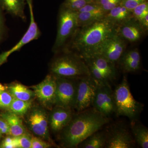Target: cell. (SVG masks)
I'll use <instances>...</instances> for the list:
<instances>
[{
  "label": "cell",
  "mask_w": 148,
  "mask_h": 148,
  "mask_svg": "<svg viewBox=\"0 0 148 148\" xmlns=\"http://www.w3.org/2000/svg\"><path fill=\"white\" fill-rule=\"evenodd\" d=\"M77 112L61 131L60 138L64 147H77L83 140L101 130L110 121L109 118L93 108Z\"/></svg>",
  "instance_id": "6da1fadb"
},
{
  "label": "cell",
  "mask_w": 148,
  "mask_h": 148,
  "mask_svg": "<svg viewBox=\"0 0 148 148\" xmlns=\"http://www.w3.org/2000/svg\"><path fill=\"white\" fill-rule=\"evenodd\" d=\"M116 27L105 17L79 27L63 50L71 51L82 57L90 55L106 38L116 32Z\"/></svg>",
  "instance_id": "7a4b0ae2"
},
{
  "label": "cell",
  "mask_w": 148,
  "mask_h": 148,
  "mask_svg": "<svg viewBox=\"0 0 148 148\" xmlns=\"http://www.w3.org/2000/svg\"><path fill=\"white\" fill-rule=\"evenodd\" d=\"M51 62L49 70L55 77L76 78L90 75L87 64L77 53L64 50Z\"/></svg>",
  "instance_id": "3957f363"
},
{
  "label": "cell",
  "mask_w": 148,
  "mask_h": 148,
  "mask_svg": "<svg viewBox=\"0 0 148 148\" xmlns=\"http://www.w3.org/2000/svg\"><path fill=\"white\" fill-rule=\"evenodd\" d=\"M113 92L116 115L127 117L131 121H138L144 105L136 101L132 96L126 77H123Z\"/></svg>",
  "instance_id": "277c9868"
},
{
  "label": "cell",
  "mask_w": 148,
  "mask_h": 148,
  "mask_svg": "<svg viewBox=\"0 0 148 148\" xmlns=\"http://www.w3.org/2000/svg\"><path fill=\"white\" fill-rule=\"evenodd\" d=\"M77 12L62 5L58 14L57 33L52 47L54 53L64 50L76 32L78 27Z\"/></svg>",
  "instance_id": "5b68a950"
},
{
  "label": "cell",
  "mask_w": 148,
  "mask_h": 148,
  "mask_svg": "<svg viewBox=\"0 0 148 148\" xmlns=\"http://www.w3.org/2000/svg\"><path fill=\"white\" fill-rule=\"evenodd\" d=\"M98 84L90 75L77 79L76 93L73 108L80 112L92 106Z\"/></svg>",
  "instance_id": "8992f818"
},
{
  "label": "cell",
  "mask_w": 148,
  "mask_h": 148,
  "mask_svg": "<svg viewBox=\"0 0 148 148\" xmlns=\"http://www.w3.org/2000/svg\"><path fill=\"white\" fill-rule=\"evenodd\" d=\"M125 40L116 32L106 38L90 55L86 56H100L115 64L125 51Z\"/></svg>",
  "instance_id": "52a82bcc"
},
{
  "label": "cell",
  "mask_w": 148,
  "mask_h": 148,
  "mask_svg": "<svg viewBox=\"0 0 148 148\" xmlns=\"http://www.w3.org/2000/svg\"><path fill=\"white\" fill-rule=\"evenodd\" d=\"M55 77L56 92L55 106L73 108L75 100L77 78Z\"/></svg>",
  "instance_id": "ba28073f"
},
{
  "label": "cell",
  "mask_w": 148,
  "mask_h": 148,
  "mask_svg": "<svg viewBox=\"0 0 148 148\" xmlns=\"http://www.w3.org/2000/svg\"><path fill=\"white\" fill-rule=\"evenodd\" d=\"M106 148H132L135 147V140L129 130L123 123H116L106 130Z\"/></svg>",
  "instance_id": "9c48e42d"
},
{
  "label": "cell",
  "mask_w": 148,
  "mask_h": 148,
  "mask_svg": "<svg viewBox=\"0 0 148 148\" xmlns=\"http://www.w3.org/2000/svg\"><path fill=\"white\" fill-rule=\"evenodd\" d=\"M92 106L104 116L109 118L115 113L113 91L110 84H98Z\"/></svg>",
  "instance_id": "30bf717a"
},
{
  "label": "cell",
  "mask_w": 148,
  "mask_h": 148,
  "mask_svg": "<svg viewBox=\"0 0 148 148\" xmlns=\"http://www.w3.org/2000/svg\"><path fill=\"white\" fill-rule=\"evenodd\" d=\"M48 119L45 110L41 107H36L32 109L29 114L28 123L34 134L42 139L50 141Z\"/></svg>",
  "instance_id": "8fae6325"
},
{
  "label": "cell",
  "mask_w": 148,
  "mask_h": 148,
  "mask_svg": "<svg viewBox=\"0 0 148 148\" xmlns=\"http://www.w3.org/2000/svg\"><path fill=\"white\" fill-rule=\"evenodd\" d=\"M32 88L36 97L43 106L48 108H51L55 106L56 92L55 76L52 74H49L41 82Z\"/></svg>",
  "instance_id": "7c38bea8"
},
{
  "label": "cell",
  "mask_w": 148,
  "mask_h": 148,
  "mask_svg": "<svg viewBox=\"0 0 148 148\" xmlns=\"http://www.w3.org/2000/svg\"><path fill=\"white\" fill-rule=\"evenodd\" d=\"M30 14V23L29 28L21 39L13 47L0 54V66L7 62L8 58L12 53L19 50L23 46L34 40L38 39L41 36V32L35 21L33 5L29 6Z\"/></svg>",
  "instance_id": "4fadbf2b"
},
{
  "label": "cell",
  "mask_w": 148,
  "mask_h": 148,
  "mask_svg": "<svg viewBox=\"0 0 148 148\" xmlns=\"http://www.w3.org/2000/svg\"><path fill=\"white\" fill-rule=\"evenodd\" d=\"M72 109L55 106L49 117V123L53 132L62 131L73 118Z\"/></svg>",
  "instance_id": "5bb4252c"
},
{
  "label": "cell",
  "mask_w": 148,
  "mask_h": 148,
  "mask_svg": "<svg viewBox=\"0 0 148 148\" xmlns=\"http://www.w3.org/2000/svg\"><path fill=\"white\" fill-rule=\"evenodd\" d=\"M116 32L123 39L131 42L140 40L145 33L139 21L133 17L118 26Z\"/></svg>",
  "instance_id": "9a60e30c"
},
{
  "label": "cell",
  "mask_w": 148,
  "mask_h": 148,
  "mask_svg": "<svg viewBox=\"0 0 148 148\" xmlns=\"http://www.w3.org/2000/svg\"><path fill=\"white\" fill-rule=\"evenodd\" d=\"M120 69L126 73H134L140 69L141 56L138 49L125 51L118 61Z\"/></svg>",
  "instance_id": "2e32d148"
},
{
  "label": "cell",
  "mask_w": 148,
  "mask_h": 148,
  "mask_svg": "<svg viewBox=\"0 0 148 148\" xmlns=\"http://www.w3.org/2000/svg\"><path fill=\"white\" fill-rule=\"evenodd\" d=\"M94 64L95 67L106 77L109 82L113 81L117 76V71L115 64L111 63L106 58L98 55H92L82 57Z\"/></svg>",
  "instance_id": "e0dca14e"
},
{
  "label": "cell",
  "mask_w": 148,
  "mask_h": 148,
  "mask_svg": "<svg viewBox=\"0 0 148 148\" xmlns=\"http://www.w3.org/2000/svg\"><path fill=\"white\" fill-rule=\"evenodd\" d=\"M26 0H0V5L3 10L12 16L26 20L24 13Z\"/></svg>",
  "instance_id": "ac0fdd59"
},
{
  "label": "cell",
  "mask_w": 148,
  "mask_h": 148,
  "mask_svg": "<svg viewBox=\"0 0 148 148\" xmlns=\"http://www.w3.org/2000/svg\"><path fill=\"white\" fill-rule=\"evenodd\" d=\"M133 17L132 12L123 6H117L106 14L105 18L116 27Z\"/></svg>",
  "instance_id": "d6986e66"
},
{
  "label": "cell",
  "mask_w": 148,
  "mask_h": 148,
  "mask_svg": "<svg viewBox=\"0 0 148 148\" xmlns=\"http://www.w3.org/2000/svg\"><path fill=\"white\" fill-rule=\"evenodd\" d=\"M100 130L92 133L83 140L78 147L82 148H106L107 132L106 130Z\"/></svg>",
  "instance_id": "ffe728a7"
},
{
  "label": "cell",
  "mask_w": 148,
  "mask_h": 148,
  "mask_svg": "<svg viewBox=\"0 0 148 148\" xmlns=\"http://www.w3.org/2000/svg\"><path fill=\"white\" fill-rule=\"evenodd\" d=\"M1 117L6 120L8 123L10 129V135L15 137L26 133V129L22 121L16 114L11 112L5 113Z\"/></svg>",
  "instance_id": "44dd1931"
},
{
  "label": "cell",
  "mask_w": 148,
  "mask_h": 148,
  "mask_svg": "<svg viewBox=\"0 0 148 148\" xmlns=\"http://www.w3.org/2000/svg\"><path fill=\"white\" fill-rule=\"evenodd\" d=\"M132 135L136 143L142 148H148V129L138 122V121H131Z\"/></svg>",
  "instance_id": "7402d4cb"
},
{
  "label": "cell",
  "mask_w": 148,
  "mask_h": 148,
  "mask_svg": "<svg viewBox=\"0 0 148 148\" xmlns=\"http://www.w3.org/2000/svg\"><path fill=\"white\" fill-rule=\"evenodd\" d=\"M106 14L103 9L93 11L77 12L78 27V28L82 27L103 19L105 18Z\"/></svg>",
  "instance_id": "603a6c76"
},
{
  "label": "cell",
  "mask_w": 148,
  "mask_h": 148,
  "mask_svg": "<svg viewBox=\"0 0 148 148\" xmlns=\"http://www.w3.org/2000/svg\"><path fill=\"white\" fill-rule=\"evenodd\" d=\"M8 91L14 98L24 101H32L36 97L34 91L21 84H15L8 87Z\"/></svg>",
  "instance_id": "cb8c5ba5"
},
{
  "label": "cell",
  "mask_w": 148,
  "mask_h": 148,
  "mask_svg": "<svg viewBox=\"0 0 148 148\" xmlns=\"http://www.w3.org/2000/svg\"><path fill=\"white\" fill-rule=\"evenodd\" d=\"M32 106V101H24L14 98L9 110L17 115L22 116L27 113Z\"/></svg>",
  "instance_id": "d4e9b609"
},
{
  "label": "cell",
  "mask_w": 148,
  "mask_h": 148,
  "mask_svg": "<svg viewBox=\"0 0 148 148\" xmlns=\"http://www.w3.org/2000/svg\"><path fill=\"white\" fill-rule=\"evenodd\" d=\"M13 141L15 148H31L32 138L26 133L13 137Z\"/></svg>",
  "instance_id": "484cf974"
},
{
  "label": "cell",
  "mask_w": 148,
  "mask_h": 148,
  "mask_svg": "<svg viewBox=\"0 0 148 148\" xmlns=\"http://www.w3.org/2000/svg\"><path fill=\"white\" fill-rule=\"evenodd\" d=\"M133 17L139 21L148 14V3L145 1L140 4L132 11Z\"/></svg>",
  "instance_id": "4316f807"
},
{
  "label": "cell",
  "mask_w": 148,
  "mask_h": 148,
  "mask_svg": "<svg viewBox=\"0 0 148 148\" xmlns=\"http://www.w3.org/2000/svg\"><path fill=\"white\" fill-rule=\"evenodd\" d=\"M14 98L8 91L0 92V108L9 109Z\"/></svg>",
  "instance_id": "83f0119b"
},
{
  "label": "cell",
  "mask_w": 148,
  "mask_h": 148,
  "mask_svg": "<svg viewBox=\"0 0 148 148\" xmlns=\"http://www.w3.org/2000/svg\"><path fill=\"white\" fill-rule=\"evenodd\" d=\"M87 4L86 0H65L63 5L72 10L77 12Z\"/></svg>",
  "instance_id": "f1b7e54d"
},
{
  "label": "cell",
  "mask_w": 148,
  "mask_h": 148,
  "mask_svg": "<svg viewBox=\"0 0 148 148\" xmlns=\"http://www.w3.org/2000/svg\"><path fill=\"white\" fill-rule=\"evenodd\" d=\"M147 0H121L120 5L123 6L129 10L132 11L137 6Z\"/></svg>",
  "instance_id": "f546056e"
},
{
  "label": "cell",
  "mask_w": 148,
  "mask_h": 148,
  "mask_svg": "<svg viewBox=\"0 0 148 148\" xmlns=\"http://www.w3.org/2000/svg\"><path fill=\"white\" fill-rule=\"evenodd\" d=\"M5 18L4 11L0 5V43L3 40L6 32Z\"/></svg>",
  "instance_id": "4dcf8cb0"
},
{
  "label": "cell",
  "mask_w": 148,
  "mask_h": 148,
  "mask_svg": "<svg viewBox=\"0 0 148 148\" xmlns=\"http://www.w3.org/2000/svg\"><path fill=\"white\" fill-rule=\"evenodd\" d=\"M50 146L48 143L40 138L36 137L32 138L31 148H47Z\"/></svg>",
  "instance_id": "1f68e13d"
},
{
  "label": "cell",
  "mask_w": 148,
  "mask_h": 148,
  "mask_svg": "<svg viewBox=\"0 0 148 148\" xmlns=\"http://www.w3.org/2000/svg\"><path fill=\"white\" fill-rule=\"evenodd\" d=\"M0 131L2 134L10 135V129L8 123L4 119L0 118Z\"/></svg>",
  "instance_id": "d6a6232c"
},
{
  "label": "cell",
  "mask_w": 148,
  "mask_h": 148,
  "mask_svg": "<svg viewBox=\"0 0 148 148\" xmlns=\"http://www.w3.org/2000/svg\"><path fill=\"white\" fill-rule=\"evenodd\" d=\"M1 148H15L14 144L13 137H7L4 139L2 143Z\"/></svg>",
  "instance_id": "836d02e7"
},
{
  "label": "cell",
  "mask_w": 148,
  "mask_h": 148,
  "mask_svg": "<svg viewBox=\"0 0 148 148\" xmlns=\"http://www.w3.org/2000/svg\"><path fill=\"white\" fill-rule=\"evenodd\" d=\"M140 26L144 32H147L148 29V14L139 21Z\"/></svg>",
  "instance_id": "e575fe53"
},
{
  "label": "cell",
  "mask_w": 148,
  "mask_h": 148,
  "mask_svg": "<svg viewBox=\"0 0 148 148\" xmlns=\"http://www.w3.org/2000/svg\"><path fill=\"white\" fill-rule=\"evenodd\" d=\"M88 3H97L98 0H86Z\"/></svg>",
  "instance_id": "d590c367"
},
{
  "label": "cell",
  "mask_w": 148,
  "mask_h": 148,
  "mask_svg": "<svg viewBox=\"0 0 148 148\" xmlns=\"http://www.w3.org/2000/svg\"><path fill=\"white\" fill-rule=\"evenodd\" d=\"M6 89V88L5 86H4L3 85L1 84L0 83V92L1 91H3V90H5Z\"/></svg>",
  "instance_id": "8d00e7d4"
},
{
  "label": "cell",
  "mask_w": 148,
  "mask_h": 148,
  "mask_svg": "<svg viewBox=\"0 0 148 148\" xmlns=\"http://www.w3.org/2000/svg\"><path fill=\"white\" fill-rule=\"evenodd\" d=\"M28 6L33 5V0H26Z\"/></svg>",
  "instance_id": "74e56055"
},
{
  "label": "cell",
  "mask_w": 148,
  "mask_h": 148,
  "mask_svg": "<svg viewBox=\"0 0 148 148\" xmlns=\"http://www.w3.org/2000/svg\"><path fill=\"white\" fill-rule=\"evenodd\" d=\"M2 135V133H1V131H0V138L1 137Z\"/></svg>",
  "instance_id": "f35d334b"
},
{
  "label": "cell",
  "mask_w": 148,
  "mask_h": 148,
  "mask_svg": "<svg viewBox=\"0 0 148 148\" xmlns=\"http://www.w3.org/2000/svg\"></svg>",
  "instance_id": "ab89813d"
}]
</instances>
